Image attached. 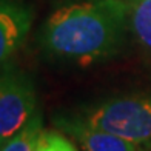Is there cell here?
Listing matches in <instances>:
<instances>
[{"mask_svg":"<svg viewBox=\"0 0 151 151\" xmlns=\"http://www.w3.org/2000/svg\"><path fill=\"white\" fill-rule=\"evenodd\" d=\"M37 113L34 82L26 73L5 66L0 70V148Z\"/></svg>","mask_w":151,"mask_h":151,"instance_id":"3","label":"cell"},{"mask_svg":"<svg viewBox=\"0 0 151 151\" xmlns=\"http://www.w3.org/2000/svg\"><path fill=\"white\" fill-rule=\"evenodd\" d=\"M79 117L93 128L134 143L151 142V91L109 99Z\"/></svg>","mask_w":151,"mask_h":151,"instance_id":"2","label":"cell"},{"mask_svg":"<svg viewBox=\"0 0 151 151\" xmlns=\"http://www.w3.org/2000/svg\"><path fill=\"white\" fill-rule=\"evenodd\" d=\"M128 26L131 5L127 0H77L51 12L40 43L52 59L91 65L120 51Z\"/></svg>","mask_w":151,"mask_h":151,"instance_id":"1","label":"cell"},{"mask_svg":"<svg viewBox=\"0 0 151 151\" xmlns=\"http://www.w3.org/2000/svg\"><path fill=\"white\" fill-rule=\"evenodd\" d=\"M59 127L77 139L83 151H140L139 143L127 140L104 129L93 128L79 116L63 117Z\"/></svg>","mask_w":151,"mask_h":151,"instance_id":"5","label":"cell"},{"mask_svg":"<svg viewBox=\"0 0 151 151\" xmlns=\"http://www.w3.org/2000/svg\"><path fill=\"white\" fill-rule=\"evenodd\" d=\"M42 131V114L37 111L16 136H12L0 148V151H36L39 136Z\"/></svg>","mask_w":151,"mask_h":151,"instance_id":"6","label":"cell"},{"mask_svg":"<svg viewBox=\"0 0 151 151\" xmlns=\"http://www.w3.org/2000/svg\"><path fill=\"white\" fill-rule=\"evenodd\" d=\"M32 20V8L25 0H0V68L22 46Z\"/></svg>","mask_w":151,"mask_h":151,"instance_id":"4","label":"cell"},{"mask_svg":"<svg viewBox=\"0 0 151 151\" xmlns=\"http://www.w3.org/2000/svg\"><path fill=\"white\" fill-rule=\"evenodd\" d=\"M131 29L140 45L151 52V0H136L131 5Z\"/></svg>","mask_w":151,"mask_h":151,"instance_id":"7","label":"cell"},{"mask_svg":"<svg viewBox=\"0 0 151 151\" xmlns=\"http://www.w3.org/2000/svg\"><path fill=\"white\" fill-rule=\"evenodd\" d=\"M36 151H77V148L59 131H42Z\"/></svg>","mask_w":151,"mask_h":151,"instance_id":"8","label":"cell"},{"mask_svg":"<svg viewBox=\"0 0 151 151\" xmlns=\"http://www.w3.org/2000/svg\"><path fill=\"white\" fill-rule=\"evenodd\" d=\"M140 151H151V147H150V148H147V150H140Z\"/></svg>","mask_w":151,"mask_h":151,"instance_id":"9","label":"cell"}]
</instances>
